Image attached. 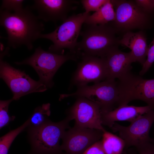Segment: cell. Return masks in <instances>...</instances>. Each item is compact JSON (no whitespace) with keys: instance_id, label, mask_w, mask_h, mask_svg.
Wrapping results in <instances>:
<instances>
[{"instance_id":"obj_6","label":"cell","mask_w":154,"mask_h":154,"mask_svg":"<svg viewBox=\"0 0 154 154\" xmlns=\"http://www.w3.org/2000/svg\"><path fill=\"white\" fill-rule=\"evenodd\" d=\"M117 82L118 107L139 100L144 102L154 110V78L145 79L131 72L118 79Z\"/></svg>"},{"instance_id":"obj_17","label":"cell","mask_w":154,"mask_h":154,"mask_svg":"<svg viewBox=\"0 0 154 154\" xmlns=\"http://www.w3.org/2000/svg\"><path fill=\"white\" fill-rule=\"evenodd\" d=\"M151 109L147 105L143 106L127 105L119 106L111 111L102 113V125L111 128L116 121H127L131 122Z\"/></svg>"},{"instance_id":"obj_21","label":"cell","mask_w":154,"mask_h":154,"mask_svg":"<svg viewBox=\"0 0 154 154\" xmlns=\"http://www.w3.org/2000/svg\"><path fill=\"white\" fill-rule=\"evenodd\" d=\"M50 104L46 103L35 108L33 114L29 118L31 127L40 126L47 122L48 117L50 114Z\"/></svg>"},{"instance_id":"obj_3","label":"cell","mask_w":154,"mask_h":154,"mask_svg":"<svg viewBox=\"0 0 154 154\" xmlns=\"http://www.w3.org/2000/svg\"><path fill=\"white\" fill-rule=\"evenodd\" d=\"M70 121L67 117L58 122L48 120L40 126L31 127L29 135L31 148L29 154H64L59 142L66 129L70 128Z\"/></svg>"},{"instance_id":"obj_2","label":"cell","mask_w":154,"mask_h":154,"mask_svg":"<svg viewBox=\"0 0 154 154\" xmlns=\"http://www.w3.org/2000/svg\"><path fill=\"white\" fill-rule=\"evenodd\" d=\"M86 25L80 33L82 39L77 44L76 52L79 56L104 58L110 50L119 45L117 31L112 24Z\"/></svg>"},{"instance_id":"obj_23","label":"cell","mask_w":154,"mask_h":154,"mask_svg":"<svg viewBox=\"0 0 154 154\" xmlns=\"http://www.w3.org/2000/svg\"><path fill=\"white\" fill-rule=\"evenodd\" d=\"M2 1L0 10H5L9 12H15L23 8V3L24 0H3Z\"/></svg>"},{"instance_id":"obj_28","label":"cell","mask_w":154,"mask_h":154,"mask_svg":"<svg viewBox=\"0 0 154 154\" xmlns=\"http://www.w3.org/2000/svg\"><path fill=\"white\" fill-rule=\"evenodd\" d=\"M136 4L147 12L151 14L154 12L153 0H135Z\"/></svg>"},{"instance_id":"obj_16","label":"cell","mask_w":154,"mask_h":154,"mask_svg":"<svg viewBox=\"0 0 154 154\" xmlns=\"http://www.w3.org/2000/svg\"><path fill=\"white\" fill-rule=\"evenodd\" d=\"M119 44L131 50L130 52L133 62H137L143 65L146 60L148 50L147 38L143 31L125 33L119 40Z\"/></svg>"},{"instance_id":"obj_22","label":"cell","mask_w":154,"mask_h":154,"mask_svg":"<svg viewBox=\"0 0 154 154\" xmlns=\"http://www.w3.org/2000/svg\"><path fill=\"white\" fill-rule=\"evenodd\" d=\"M13 100L12 98L0 101V129L7 125L9 122L15 118L14 116H10L9 114L8 108L9 104Z\"/></svg>"},{"instance_id":"obj_1","label":"cell","mask_w":154,"mask_h":154,"mask_svg":"<svg viewBox=\"0 0 154 154\" xmlns=\"http://www.w3.org/2000/svg\"><path fill=\"white\" fill-rule=\"evenodd\" d=\"M32 10L27 6L15 12L0 10V25L7 32L9 47L16 48L25 46L31 50L33 42L44 30L43 23Z\"/></svg>"},{"instance_id":"obj_13","label":"cell","mask_w":154,"mask_h":154,"mask_svg":"<svg viewBox=\"0 0 154 154\" xmlns=\"http://www.w3.org/2000/svg\"><path fill=\"white\" fill-rule=\"evenodd\" d=\"M74 104L69 109L68 117L70 120L74 119V125L85 128L105 131L101 120L100 106L84 98L77 97Z\"/></svg>"},{"instance_id":"obj_18","label":"cell","mask_w":154,"mask_h":154,"mask_svg":"<svg viewBox=\"0 0 154 154\" xmlns=\"http://www.w3.org/2000/svg\"><path fill=\"white\" fill-rule=\"evenodd\" d=\"M115 13L111 0L108 1L98 10L86 19L84 24L87 25H102L113 22Z\"/></svg>"},{"instance_id":"obj_10","label":"cell","mask_w":154,"mask_h":154,"mask_svg":"<svg viewBox=\"0 0 154 154\" xmlns=\"http://www.w3.org/2000/svg\"><path fill=\"white\" fill-rule=\"evenodd\" d=\"M154 122V110H151L130 122L128 126L115 123L111 127L124 141L125 148L138 145L152 139L149 133Z\"/></svg>"},{"instance_id":"obj_25","label":"cell","mask_w":154,"mask_h":154,"mask_svg":"<svg viewBox=\"0 0 154 154\" xmlns=\"http://www.w3.org/2000/svg\"><path fill=\"white\" fill-rule=\"evenodd\" d=\"M154 62V37L148 46V50L146 60L142 66L141 70L139 73V75H144L149 69Z\"/></svg>"},{"instance_id":"obj_11","label":"cell","mask_w":154,"mask_h":154,"mask_svg":"<svg viewBox=\"0 0 154 154\" xmlns=\"http://www.w3.org/2000/svg\"><path fill=\"white\" fill-rule=\"evenodd\" d=\"M81 60L72 77L70 84L77 88L96 84L105 80L107 77V69L104 58L82 55Z\"/></svg>"},{"instance_id":"obj_27","label":"cell","mask_w":154,"mask_h":154,"mask_svg":"<svg viewBox=\"0 0 154 154\" xmlns=\"http://www.w3.org/2000/svg\"><path fill=\"white\" fill-rule=\"evenodd\" d=\"M82 154H106L103 148L101 140L91 145Z\"/></svg>"},{"instance_id":"obj_30","label":"cell","mask_w":154,"mask_h":154,"mask_svg":"<svg viewBox=\"0 0 154 154\" xmlns=\"http://www.w3.org/2000/svg\"><path fill=\"white\" fill-rule=\"evenodd\" d=\"M153 2H154V0H153Z\"/></svg>"},{"instance_id":"obj_8","label":"cell","mask_w":154,"mask_h":154,"mask_svg":"<svg viewBox=\"0 0 154 154\" xmlns=\"http://www.w3.org/2000/svg\"><path fill=\"white\" fill-rule=\"evenodd\" d=\"M115 13L112 24L117 31L125 33L148 28L151 23V14L138 6L135 1L111 0Z\"/></svg>"},{"instance_id":"obj_24","label":"cell","mask_w":154,"mask_h":154,"mask_svg":"<svg viewBox=\"0 0 154 154\" xmlns=\"http://www.w3.org/2000/svg\"><path fill=\"white\" fill-rule=\"evenodd\" d=\"M108 0H82L80 1L86 12H96Z\"/></svg>"},{"instance_id":"obj_15","label":"cell","mask_w":154,"mask_h":154,"mask_svg":"<svg viewBox=\"0 0 154 154\" xmlns=\"http://www.w3.org/2000/svg\"><path fill=\"white\" fill-rule=\"evenodd\" d=\"M107 77L106 80L118 79L131 72L133 63L130 52L121 51L118 46L110 50L105 56Z\"/></svg>"},{"instance_id":"obj_5","label":"cell","mask_w":154,"mask_h":154,"mask_svg":"<svg viewBox=\"0 0 154 154\" xmlns=\"http://www.w3.org/2000/svg\"><path fill=\"white\" fill-rule=\"evenodd\" d=\"M78 57L76 54L70 52L65 54H58L45 51L39 46L35 49L31 56L15 63L32 66L37 73L39 81L47 88H50L54 84L53 77L60 67L66 61L76 60Z\"/></svg>"},{"instance_id":"obj_20","label":"cell","mask_w":154,"mask_h":154,"mask_svg":"<svg viewBox=\"0 0 154 154\" xmlns=\"http://www.w3.org/2000/svg\"><path fill=\"white\" fill-rule=\"evenodd\" d=\"M30 124L29 118L22 125L10 131L0 138V154H8L10 147L16 137Z\"/></svg>"},{"instance_id":"obj_29","label":"cell","mask_w":154,"mask_h":154,"mask_svg":"<svg viewBox=\"0 0 154 154\" xmlns=\"http://www.w3.org/2000/svg\"><path fill=\"white\" fill-rule=\"evenodd\" d=\"M126 154H137L136 153L132 151H130L128 153Z\"/></svg>"},{"instance_id":"obj_26","label":"cell","mask_w":154,"mask_h":154,"mask_svg":"<svg viewBox=\"0 0 154 154\" xmlns=\"http://www.w3.org/2000/svg\"><path fill=\"white\" fill-rule=\"evenodd\" d=\"M135 147L138 154H154V140L152 139Z\"/></svg>"},{"instance_id":"obj_7","label":"cell","mask_w":154,"mask_h":154,"mask_svg":"<svg viewBox=\"0 0 154 154\" xmlns=\"http://www.w3.org/2000/svg\"><path fill=\"white\" fill-rule=\"evenodd\" d=\"M69 97L85 98L98 105L101 113L109 112L118 107L117 82L115 80H106L92 85L78 87L74 92L61 95L60 99Z\"/></svg>"},{"instance_id":"obj_4","label":"cell","mask_w":154,"mask_h":154,"mask_svg":"<svg viewBox=\"0 0 154 154\" xmlns=\"http://www.w3.org/2000/svg\"><path fill=\"white\" fill-rule=\"evenodd\" d=\"M90 13L85 12L72 15L63 21L62 23L51 33L41 34L39 38L48 39L52 42L48 51L50 52L63 54L64 49L76 54L77 39L80 34L82 25Z\"/></svg>"},{"instance_id":"obj_19","label":"cell","mask_w":154,"mask_h":154,"mask_svg":"<svg viewBox=\"0 0 154 154\" xmlns=\"http://www.w3.org/2000/svg\"><path fill=\"white\" fill-rule=\"evenodd\" d=\"M101 141L106 154H122L125 148L122 139L106 130L103 132Z\"/></svg>"},{"instance_id":"obj_14","label":"cell","mask_w":154,"mask_h":154,"mask_svg":"<svg viewBox=\"0 0 154 154\" xmlns=\"http://www.w3.org/2000/svg\"><path fill=\"white\" fill-rule=\"evenodd\" d=\"M30 6L37 12L40 20L45 22H56L63 21L68 17L69 13L75 7L78 2L70 0H35Z\"/></svg>"},{"instance_id":"obj_9","label":"cell","mask_w":154,"mask_h":154,"mask_svg":"<svg viewBox=\"0 0 154 154\" xmlns=\"http://www.w3.org/2000/svg\"><path fill=\"white\" fill-rule=\"evenodd\" d=\"M4 52L0 54V76L12 92L13 100H17L21 97L35 92L46 91V87L41 82L35 81L24 72L11 66L3 59Z\"/></svg>"},{"instance_id":"obj_12","label":"cell","mask_w":154,"mask_h":154,"mask_svg":"<svg viewBox=\"0 0 154 154\" xmlns=\"http://www.w3.org/2000/svg\"><path fill=\"white\" fill-rule=\"evenodd\" d=\"M103 131L74 125L64 132L62 139L61 150L65 154H82L102 138Z\"/></svg>"}]
</instances>
